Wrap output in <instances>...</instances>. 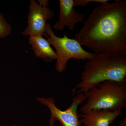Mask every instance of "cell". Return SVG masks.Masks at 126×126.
Here are the masks:
<instances>
[{
    "instance_id": "1",
    "label": "cell",
    "mask_w": 126,
    "mask_h": 126,
    "mask_svg": "<svg viewBox=\"0 0 126 126\" xmlns=\"http://www.w3.org/2000/svg\"><path fill=\"white\" fill-rule=\"evenodd\" d=\"M75 39L94 53L126 55V1L116 0L96 7Z\"/></svg>"
},
{
    "instance_id": "2",
    "label": "cell",
    "mask_w": 126,
    "mask_h": 126,
    "mask_svg": "<svg viewBox=\"0 0 126 126\" xmlns=\"http://www.w3.org/2000/svg\"><path fill=\"white\" fill-rule=\"evenodd\" d=\"M81 81L73 89V93L86 94L106 81L126 83V55L112 53H94L81 73Z\"/></svg>"
},
{
    "instance_id": "3",
    "label": "cell",
    "mask_w": 126,
    "mask_h": 126,
    "mask_svg": "<svg viewBox=\"0 0 126 126\" xmlns=\"http://www.w3.org/2000/svg\"><path fill=\"white\" fill-rule=\"evenodd\" d=\"M85 94L87 101L80 109L82 114L92 110L114 111L126 107V83L105 81Z\"/></svg>"
},
{
    "instance_id": "4",
    "label": "cell",
    "mask_w": 126,
    "mask_h": 126,
    "mask_svg": "<svg viewBox=\"0 0 126 126\" xmlns=\"http://www.w3.org/2000/svg\"><path fill=\"white\" fill-rule=\"evenodd\" d=\"M46 32L48 35L47 40L56 50V62L55 68L57 72L62 73L65 71L68 61L71 59L86 60L93 58L94 53L87 52L76 40L68 38L66 34L59 37L54 34L52 26L46 24Z\"/></svg>"
},
{
    "instance_id": "5",
    "label": "cell",
    "mask_w": 126,
    "mask_h": 126,
    "mask_svg": "<svg viewBox=\"0 0 126 126\" xmlns=\"http://www.w3.org/2000/svg\"><path fill=\"white\" fill-rule=\"evenodd\" d=\"M86 94L79 93L72 100L70 106L65 110H62L56 107L53 97H38L37 101L46 106L50 112L49 121L50 126H53L56 121H59L63 126H81L80 115L77 109L79 105L86 100Z\"/></svg>"
},
{
    "instance_id": "6",
    "label": "cell",
    "mask_w": 126,
    "mask_h": 126,
    "mask_svg": "<svg viewBox=\"0 0 126 126\" xmlns=\"http://www.w3.org/2000/svg\"><path fill=\"white\" fill-rule=\"evenodd\" d=\"M27 15L28 25L22 32L23 35H40L47 37V21L54 16V12L48 7H43L35 0H31Z\"/></svg>"
},
{
    "instance_id": "7",
    "label": "cell",
    "mask_w": 126,
    "mask_h": 126,
    "mask_svg": "<svg viewBox=\"0 0 126 126\" xmlns=\"http://www.w3.org/2000/svg\"><path fill=\"white\" fill-rule=\"evenodd\" d=\"M59 16L54 27L55 29L63 31L67 27L69 30H74L77 23L84 21V15L79 13L75 9L74 0H59Z\"/></svg>"
},
{
    "instance_id": "8",
    "label": "cell",
    "mask_w": 126,
    "mask_h": 126,
    "mask_svg": "<svg viewBox=\"0 0 126 126\" xmlns=\"http://www.w3.org/2000/svg\"><path fill=\"white\" fill-rule=\"evenodd\" d=\"M122 110H92L81 114L80 119L84 126H109L122 114Z\"/></svg>"
},
{
    "instance_id": "9",
    "label": "cell",
    "mask_w": 126,
    "mask_h": 126,
    "mask_svg": "<svg viewBox=\"0 0 126 126\" xmlns=\"http://www.w3.org/2000/svg\"><path fill=\"white\" fill-rule=\"evenodd\" d=\"M29 43L32 49L37 57L43 59L46 62H50L56 59V52L53 49L47 40L40 35L30 36Z\"/></svg>"
},
{
    "instance_id": "10",
    "label": "cell",
    "mask_w": 126,
    "mask_h": 126,
    "mask_svg": "<svg viewBox=\"0 0 126 126\" xmlns=\"http://www.w3.org/2000/svg\"><path fill=\"white\" fill-rule=\"evenodd\" d=\"M11 25L7 22L4 16L0 12V38H5L11 34Z\"/></svg>"
},
{
    "instance_id": "11",
    "label": "cell",
    "mask_w": 126,
    "mask_h": 126,
    "mask_svg": "<svg viewBox=\"0 0 126 126\" xmlns=\"http://www.w3.org/2000/svg\"><path fill=\"white\" fill-rule=\"evenodd\" d=\"M108 0H74V3L75 7L76 6H86L90 2H96L102 3L108 2Z\"/></svg>"
},
{
    "instance_id": "12",
    "label": "cell",
    "mask_w": 126,
    "mask_h": 126,
    "mask_svg": "<svg viewBox=\"0 0 126 126\" xmlns=\"http://www.w3.org/2000/svg\"><path fill=\"white\" fill-rule=\"evenodd\" d=\"M39 4L43 7H48L49 6V1L47 0H38Z\"/></svg>"
},
{
    "instance_id": "13",
    "label": "cell",
    "mask_w": 126,
    "mask_h": 126,
    "mask_svg": "<svg viewBox=\"0 0 126 126\" xmlns=\"http://www.w3.org/2000/svg\"><path fill=\"white\" fill-rule=\"evenodd\" d=\"M126 126V118H124L120 121L119 126Z\"/></svg>"
},
{
    "instance_id": "14",
    "label": "cell",
    "mask_w": 126,
    "mask_h": 126,
    "mask_svg": "<svg viewBox=\"0 0 126 126\" xmlns=\"http://www.w3.org/2000/svg\"><path fill=\"white\" fill-rule=\"evenodd\" d=\"M16 126L15 125H13V126Z\"/></svg>"
}]
</instances>
